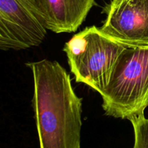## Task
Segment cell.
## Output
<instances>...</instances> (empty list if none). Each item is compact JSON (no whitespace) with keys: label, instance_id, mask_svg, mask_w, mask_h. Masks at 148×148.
Segmentation results:
<instances>
[{"label":"cell","instance_id":"6da1fadb","mask_svg":"<svg viewBox=\"0 0 148 148\" xmlns=\"http://www.w3.org/2000/svg\"><path fill=\"white\" fill-rule=\"evenodd\" d=\"M33 77L32 106L40 148H81L82 98L56 61L26 64Z\"/></svg>","mask_w":148,"mask_h":148},{"label":"cell","instance_id":"7a4b0ae2","mask_svg":"<svg viewBox=\"0 0 148 148\" xmlns=\"http://www.w3.org/2000/svg\"><path fill=\"white\" fill-rule=\"evenodd\" d=\"M101 95L106 116L129 119L145 113L148 106V46L124 49Z\"/></svg>","mask_w":148,"mask_h":148},{"label":"cell","instance_id":"3957f363","mask_svg":"<svg viewBox=\"0 0 148 148\" xmlns=\"http://www.w3.org/2000/svg\"><path fill=\"white\" fill-rule=\"evenodd\" d=\"M127 47L92 25L74 35L63 50L76 82L102 94L119 56Z\"/></svg>","mask_w":148,"mask_h":148},{"label":"cell","instance_id":"277c9868","mask_svg":"<svg viewBox=\"0 0 148 148\" xmlns=\"http://www.w3.org/2000/svg\"><path fill=\"white\" fill-rule=\"evenodd\" d=\"M47 30L25 0H0L1 51H20L40 46Z\"/></svg>","mask_w":148,"mask_h":148},{"label":"cell","instance_id":"5b68a950","mask_svg":"<svg viewBox=\"0 0 148 148\" xmlns=\"http://www.w3.org/2000/svg\"><path fill=\"white\" fill-rule=\"evenodd\" d=\"M101 31L126 46H148V0H111Z\"/></svg>","mask_w":148,"mask_h":148},{"label":"cell","instance_id":"8992f818","mask_svg":"<svg viewBox=\"0 0 148 148\" xmlns=\"http://www.w3.org/2000/svg\"><path fill=\"white\" fill-rule=\"evenodd\" d=\"M46 28L74 33L83 23L95 0H25Z\"/></svg>","mask_w":148,"mask_h":148},{"label":"cell","instance_id":"52a82bcc","mask_svg":"<svg viewBox=\"0 0 148 148\" xmlns=\"http://www.w3.org/2000/svg\"><path fill=\"white\" fill-rule=\"evenodd\" d=\"M133 127L134 143L133 148H148V118L145 113L129 119Z\"/></svg>","mask_w":148,"mask_h":148}]
</instances>
